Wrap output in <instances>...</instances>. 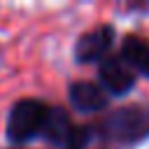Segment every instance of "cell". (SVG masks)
I'll return each instance as SVG.
<instances>
[{"label":"cell","mask_w":149,"mask_h":149,"mask_svg":"<svg viewBox=\"0 0 149 149\" xmlns=\"http://www.w3.org/2000/svg\"><path fill=\"white\" fill-rule=\"evenodd\" d=\"M130 72H140L144 77H149V40L140 37V35H128L121 44V56H119Z\"/></svg>","instance_id":"cell-6"},{"label":"cell","mask_w":149,"mask_h":149,"mask_svg":"<svg viewBox=\"0 0 149 149\" xmlns=\"http://www.w3.org/2000/svg\"><path fill=\"white\" fill-rule=\"evenodd\" d=\"M98 77H100L102 91L105 93H114V95H123L135 84V74L130 72V68L119 56L102 58L100 61V68H98Z\"/></svg>","instance_id":"cell-3"},{"label":"cell","mask_w":149,"mask_h":149,"mask_svg":"<svg viewBox=\"0 0 149 149\" xmlns=\"http://www.w3.org/2000/svg\"><path fill=\"white\" fill-rule=\"evenodd\" d=\"M88 137H91V128H81V126H77L74 130H72V135H70V140L65 142V149H84L86 147V142H88Z\"/></svg>","instance_id":"cell-8"},{"label":"cell","mask_w":149,"mask_h":149,"mask_svg":"<svg viewBox=\"0 0 149 149\" xmlns=\"http://www.w3.org/2000/svg\"><path fill=\"white\" fill-rule=\"evenodd\" d=\"M102 137L112 142H140L149 137V107L144 105H126L105 114L98 123Z\"/></svg>","instance_id":"cell-1"},{"label":"cell","mask_w":149,"mask_h":149,"mask_svg":"<svg viewBox=\"0 0 149 149\" xmlns=\"http://www.w3.org/2000/svg\"><path fill=\"white\" fill-rule=\"evenodd\" d=\"M70 102L79 112H100L107 105V93L93 81H74L70 86Z\"/></svg>","instance_id":"cell-5"},{"label":"cell","mask_w":149,"mask_h":149,"mask_svg":"<svg viewBox=\"0 0 149 149\" xmlns=\"http://www.w3.org/2000/svg\"><path fill=\"white\" fill-rule=\"evenodd\" d=\"M114 42V28L112 26H98L88 33H84L79 40H77V47H74V56L79 63H91V61H100L109 47Z\"/></svg>","instance_id":"cell-4"},{"label":"cell","mask_w":149,"mask_h":149,"mask_svg":"<svg viewBox=\"0 0 149 149\" xmlns=\"http://www.w3.org/2000/svg\"><path fill=\"white\" fill-rule=\"evenodd\" d=\"M47 105L35 98H23L14 102L7 116V137L16 144H23L33 140L37 133H42V123L47 116Z\"/></svg>","instance_id":"cell-2"},{"label":"cell","mask_w":149,"mask_h":149,"mask_svg":"<svg viewBox=\"0 0 149 149\" xmlns=\"http://www.w3.org/2000/svg\"><path fill=\"white\" fill-rule=\"evenodd\" d=\"M72 123H70V116L63 107H49L47 109V116H44V123H42V135L54 142V144H63L70 140L72 135Z\"/></svg>","instance_id":"cell-7"}]
</instances>
